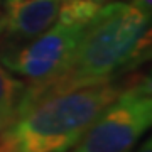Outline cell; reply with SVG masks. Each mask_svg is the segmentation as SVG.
<instances>
[{
  "mask_svg": "<svg viewBox=\"0 0 152 152\" xmlns=\"http://www.w3.org/2000/svg\"><path fill=\"white\" fill-rule=\"evenodd\" d=\"M151 17L132 5L112 2L102 5L83 32L64 69L53 81L31 90L22 113L36 102L98 83L117 81L122 71L145 59Z\"/></svg>",
  "mask_w": 152,
  "mask_h": 152,
  "instance_id": "obj_1",
  "label": "cell"
},
{
  "mask_svg": "<svg viewBox=\"0 0 152 152\" xmlns=\"http://www.w3.org/2000/svg\"><path fill=\"white\" fill-rule=\"evenodd\" d=\"M120 88L98 83L39 100L0 132V152H69Z\"/></svg>",
  "mask_w": 152,
  "mask_h": 152,
  "instance_id": "obj_2",
  "label": "cell"
},
{
  "mask_svg": "<svg viewBox=\"0 0 152 152\" xmlns=\"http://www.w3.org/2000/svg\"><path fill=\"white\" fill-rule=\"evenodd\" d=\"M151 124V78L140 76L120 88L69 152H130Z\"/></svg>",
  "mask_w": 152,
  "mask_h": 152,
  "instance_id": "obj_3",
  "label": "cell"
},
{
  "mask_svg": "<svg viewBox=\"0 0 152 152\" xmlns=\"http://www.w3.org/2000/svg\"><path fill=\"white\" fill-rule=\"evenodd\" d=\"M86 26L56 20L51 27L29 42L5 46L0 63L31 90L53 81L68 64Z\"/></svg>",
  "mask_w": 152,
  "mask_h": 152,
  "instance_id": "obj_4",
  "label": "cell"
},
{
  "mask_svg": "<svg viewBox=\"0 0 152 152\" xmlns=\"http://www.w3.org/2000/svg\"><path fill=\"white\" fill-rule=\"evenodd\" d=\"M59 4L61 0H4L0 41L19 46L36 39L56 22Z\"/></svg>",
  "mask_w": 152,
  "mask_h": 152,
  "instance_id": "obj_5",
  "label": "cell"
},
{
  "mask_svg": "<svg viewBox=\"0 0 152 152\" xmlns=\"http://www.w3.org/2000/svg\"><path fill=\"white\" fill-rule=\"evenodd\" d=\"M27 83L12 75L0 63V132L9 129L22 113Z\"/></svg>",
  "mask_w": 152,
  "mask_h": 152,
  "instance_id": "obj_6",
  "label": "cell"
},
{
  "mask_svg": "<svg viewBox=\"0 0 152 152\" xmlns=\"http://www.w3.org/2000/svg\"><path fill=\"white\" fill-rule=\"evenodd\" d=\"M102 5L103 4H96L90 0H61L56 20L88 26L93 20V17L98 14V10L102 9Z\"/></svg>",
  "mask_w": 152,
  "mask_h": 152,
  "instance_id": "obj_7",
  "label": "cell"
},
{
  "mask_svg": "<svg viewBox=\"0 0 152 152\" xmlns=\"http://www.w3.org/2000/svg\"><path fill=\"white\" fill-rule=\"evenodd\" d=\"M132 5L139 9L140 12H144L145 15L151 17V10H152V0H132Z\"/></svg>",
  "mask_w": 152,
  "mask_h": 152,
  "instance_id": "obj_8",
  "label": "cell"
},
{
  "mask_svg": "<svg viewBox=\"0 0 152 152\" xmlns=\"http://www.w3.org/2000/svg\"><path fill=\"white\" fill-rule=\"evenodd\" d=\"M137 152H152V140L151 139H147V140H144L139 145V149H137Z\"/></svg>",
  "mask_w": 152,
  "mask_h": 152,
  "instance_id": "obj_9",
  "label": "cell"
},
{
  "mask_svg": "<svg viewBox=\"0 0 152 152\" xmlns=\"http://www.w3.org/2000/svg\"><path fill=\"white\" fill-rule=\"evenodd\" d=\"M90 2H96V4H105V2H108V0H90Z\"/></svg>",
  "mask_w": 152,
  "mask_h": 152,
  "instance_id": "obj_10",
  "label": "cell"
}]
</instances>
